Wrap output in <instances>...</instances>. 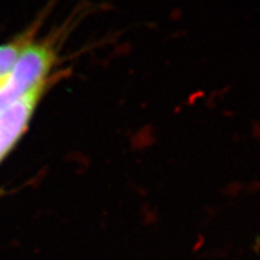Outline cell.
I'll return each mask as SVG.
<instances>
[{
    "label": "cell",
    "instance_id": "obj_3",
    "mask_svg": "<svg viewBox=\"0 0 260 260\" xmlns=\"http://www.w3.org/2000/svg\"><path fill=\"white\" fill-rule=\"evenodd\" d=\"M27 43L28 39L25 37L20 38L14 43L0 46V80L12 70L23 49L29 45Z\"/></svg>",
    "mask_w": 260,
    "mask_h": 260
},
{
    "label": "cell",
    "instance_id": "obj_1",
    "mask_svg": "<svg viewBox=\"0 0 260 260\" xmlns=\"http://www.w3.org/2000/svg\"><path fill=\"white\" fill-rule=\"evenodd\" d=\"M55 61L51 43L29 44L24 48L12 70L0 80V111L48 79Z\"/></svg>",
    "mask_w": 260,
    "mask_h": 260
},
{
    "label": "cell",
    "instance_id": "obj_2",
    "mask_svg": "<svg viewBox=\"0 0 260 260\" xmlns=\"http://www.w3.org/2000/svg\"><path fill=\"white\" fill-rule=\"evenodd\" d=\"M53 83L49 77L34 87L19 100L0 111V161L9 153L26 132L29 120L47 88Z\"/></svg>",
    "mask_w": 260,
    "mask_h": 260
}]
</instances>
